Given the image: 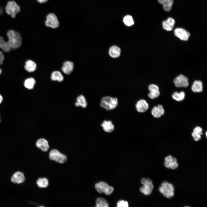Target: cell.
I'll return each mask as SVG.
<instances>
[{
    "label": "cell",
    "instance_id": "obj_11",
    "mask_svg": "<svg viewBox=\"0 0 207 207\" xmlns=\"http://www.w3.org/2000/svg\"><path fill=\"white\" fill-rule=\"evenodd\" d=\"M149 108L148 103L144 99H141L138 100L136 104V109L139 112H144L148 110Z\"/></svg>",
    "mask_w": 207,
    "mask_h": 207
},
{
    "label": "cell",
    "instance_id": "obj_31",
    "mask_svg": "<svg viewBox=\"0 0 207 207\" xmlns=\"http://www.w3.org/2000/svg\"><path fill=\"white\" fill-rule=\"evenodd\" d=\"M124 24L126 26H131L134 24V22L132 17L127 15L124 17L123 19Z\"/></svg>",
    "mask_w": 207,
    "mask_h": 207
},
{
    "label": "cell",
    "instance_id": "obj_35",
    "mask_svg": "<svg viewBox=\"0 0 207 207\" xmlns=\"http://www.w3.org/2000/svg\"><path fill=\"white\" fill-rule=\"evenodd\" d=\"M4 59V56L3 54L1 51H0V65L3 63Z\"/></svg>",
    "mask_w": 207,
    "mask_h": 207
},
{
    "label": "cell",
    "instance_id": "obj_25",
    "mask_svg": "<svg viewBox=\"0 0 207 207\" xmlns=\"http://www.w3.org/2000/svg\"><path fill=\"white\" fill-rule=\"evenodd\" d=\"M51 78L52 80L57 81L60 82L63 81L64 77L60 71H55L52 73Z\"/></svg>",
    "mask_w": 207,
    "mask_h": 207
},
{
    "label": "cell",
    "instance_id": "obj_16",
    "mask_svg": "<svg viewBox=\"0 0 207 207\" xmlns=\"http://www.w3.org/2000/svg\"><path fill=\"white\" fill-rule=\"evenodd\" d=\"M175 23V20L173 18L169 17L167 20L163 22L162 26L165 30L168 31H171L172 30Z\"/></svg>",
    "mask_w": 207,
    "mask_h": 207
},
{
    "label": "cell",
    "instance_id": "obj_9",
    "mask_svg": "<svg viewBox=\"0 0 207 207\" xmlns=\"http://www.w3.org/2000/svg\"><path fill=\"white\" fill-rule=\"evenodd\" d=\"M173 83L177 87H186L189 85L188 78L182 74L175 78L173 80Z\"/></svg>",
    "mask_w": 207,
    "mask_h": 207
},
{
    "label": "cell",
    "instance_id": "obj_41",
    "mask_svg": "<svg viewBox=\"0 0 207 207\" xmlns=\"http://www.w3.org/2000/svg\"><path fill=\"white\" fill-rule=\"evenodd\" d=\"M206 137H207V132L206 131Z\"/></svg>",
    "mask_w": 207,
    "mask_h": 207
},
{
    "label": "cell",
    "instance_id": "obj_20",
    "mask_svg": "<svg viewBox=\"0 0 207 207\" xmlns=\"http://www.w3.org/2000/svg\"><path fill=\"white\" fill-rule=\"evenodd\" d=\"M158 1L159 3L163 5V8L165 11L169 12L171 10L173 3V0H158Z\"/></svg>",
    "mask_w": 207,
    "mask_h": 207
},
{
    "label": "cell",
    "instance_id": "obj_27",
    "mask_svg": "<svg viewBox=\"0 0 207 207\" xmlns=\"http://www.w3.org/2000/svg\"><path fill=\"white\" fill-rule=\"evenodd\" d=\"M164 165L166 168H170L172 169H176L178 166L176 158L173 157L172 160L170 162H167L165 161Z\"/></svg>",
    "mask_w": 207,
    "mask_h": 207
},
{
    "label": "cell",
    "instance_id": "obj_19",
    "mask_svg": "<svg viewBox=\"0 0 207 207\" xmlns=\"http://www.w3.org/2000/svg\"><path fill=\"white\" fill-rule=\"evenodd\" d=\"M121 50L120 48L116 46H112L109 49V53L110 55L113 58H116L120 55Z\"/></svg>",
    "mask_w": 207,
    "mask_h": 207
},
{
    "label": "cell",
    "instance_id": "obj_4",
    "mask_svg": "<svg viewBox=\"0 0 207 207\" xmlns=\"http://www.w3.org/2000/svg\"><path fill=\"white\" fill-rule=\"evenodd\" d=\"M141 183L143 186L140 188V191L145 195L150 194L153 188L152 180L149 178H143L141 180Z\"/></svg>",
    "mask_w": 207,
    "mask_h": 207
},
{
    "label": "cell",
    "instance_id": "obj_32",
    "mask_svg": "<svg viewBox=\"0 0 207 207\" xmlns=\"http://www.w3.org/2000/svg\"><path fill=\"white\" fill-rule=\"evenodd\" d=\"M160 93L159 90L150 91L148 93V96L151 99H154L159 96Z\"/></svg>",
    "mask_w": 207,
    "mask_h": 207
},
{
    "label": "cell",
    "instance_id": "obj_40",
    "mask_svg": "<svg viewBox=\"0 0 207 207\" xmlns=\"http://www.w3.org/2000/svg\"><path fill=\"white\" fill-rule=\"evenodd\" d=\"M38 207H44L43 206H39Z\"/></svg>",
    "mask_w": 207,
    "mask_h": 207
},
{
    "label": "cell",
    "instance_id": "obj_33",
    "mask_svg": "<svg viewBox=\"0 0 207 207\" xmlns=\"http://www.w3.org/2000/svg\"><path fill=\"white\" fill-rule=\"evenodd\" d=\"M128 202L123 200L119 201L117 205V207H129Z\"/></svg>",
    "mask_w": 207,
    "mask_h": 207
},
{
    "label": "cell",
    "instance_id": "obj_21",
    "mask_svg": "<svg viewBox=\"0 0 207 207\" xmlns=\"http://www.w3.org/2000/svg\"><path fill=\"white\" fill-rule=\"evenodd\" d=\"M202 129L200 126H197L193 130L192 135L194 140L197 141L201 139V135L202 134Z\"/></svg>",
    "mask_w": 207,
    "mask_h": 207
},
{
    "label": "cell",
    "instance_id": "obj_37",
    "mask_svg": "<svg viewBox=\"0 0 207 207\" xmlns=\"http://www.w3.org/2000/svg\"><path fill=\"white\" fill-rule=\"evenodd\" d=\"M40 3H43L46 2L48 0H36Z\"/></svg>",
    "mask_w": 207,
    "mask_h": 207
},
{
    "label": "cell",
    "instance_id": "obj_34",
    "mask_svg": "<svg viewBox=\"0 0 207 207\" xmlns=\"http://www.w3.org/2000/svg\"><path fill=\"white\" fill-rule=\"evenodd\" d=\"M148 89L150 92L158 91L159 90L158 87L154 84H151L149 85Z\"/></svg>",
    "mask_w": 207,
    "mask_h": 207
},
{
    "label": "cell",
    "instance_id": "obj_18",
    "mask_svg": "<svg viewBox=\"0 0 207 207\" xmlns=\"http://www.w3.org/2000/svg\"><path fill=\"white\" fill-rule=\"evenodd\" d=\"M191 89L195 93H200L203 90V83L200 80H196L194 81L192 85Z\"/></svg>",
    "mask_w": 207,
    "mask_h": 207
},
{
    "label": "cell",
    "instance_id": "obj_5",
    "mask_svg": "<svg viewBox=\"0 0 207 207\" xmlns=\"http://www.w3.org/2000/svg\"><path fill=\"white\" fill-rule=\"evenodd\" d=\"M97 191L100 193H104L106 195H109L112 193L114 190L113 187L109 186L106 182H100L95 185Z\"/></svg>",
    "mask_w": 207,
    "mask_h": 207
},
{
    "label": "cell",
    "instance_id": "obj_38",
    "mask_svg": "<svg viewBox=\"0 0 207 207\" xmlns=\"http://www.w3.org/2000/svg\"><path fill=\"white\" fill-rule=\"evenodd\" d=\"M3 99V98L2 96L1 95H0V104H1L2 101Z\"/></svg>",
    "mask_w": 207,
    "mask_h": 207
},
{
    "label": "cell",
    "instance_id": "obj_3",
    "mask_svg": "<svg viewBox=\"0 0 207 207\" xmlns=\"http://www.w3.org/2000/svg\"><path fill=\"white\" fill-rule=\"evenodd\" d=\"M159 190L165 197L170 198L174 195V187L171 184L164 182L161 185Z\"/></svg>",
    "mask_w": 207,
    "mask_h": 207
},
{
    "label": "cell",
    "instance_id": "obj_24",
    "mask_svg": "<svg viewBox=\"0 0 207 207\" xmlns=\"http://www.w3.org/2000/svg\"><path fill=\"white\" fill-rule=\"evenodd\" d=\"M0 48L5 52L9 51L11 49L9 42L5 41L2 37H0Z\"/></svg>",
    "mask_w": 207,
    "mask_h": 207
},
{
    "label": "cell",
    "instance_id": "obj_10",
    "mask_svg": "<svg viewBox=\"0 0 207 207\" xmlns=\"http://www.w3.org/2000/svg\"><path fill=\"white\" fill-rule=\"evenodd\" d=\"M174 33L176 37L181 40L184 41H187L190 35L189 32L182 28H176L174 30Z\"/></svg>",
    "mask_w": 207,
    "mask_h": 207
},
{
    "label": "cell",
    "instance_id": "obj_42",
    "mask_svg": "<svg viewBox=\"0 0 207 207\" xmlns=\"http://www.w3.org/2000/svg\"></svg>",
    "mask_w": 207,
    "mask_h": 207
},
{
    "label": "cell",
    "instance_id": "obj_28",
    "mask_svg": "<svg viewBox=\"0 0 207 207\" xmlns=\"http://www.w3.org/2000/svg\"><path fill=\"white\" fill-rule=\"evenodd\" d=\"M35 79L32 77L28 78L26 79L24 82V86L26 88L29 89H33L35 83Z\"/></svg>",
    "mask_w": 207,
    "mask_h": 207
},
{
    "label": "cell",
    "instance_id": "obj_39",
    "mask_svg": "<svg viewBox=\"0 0 207 207\" xmlns=\"http://www.w3.org/2000/svg\"><path fill=\"white\" fill-rule=\"evenodd\" d=\"M1 72H2V70H1V68H0V75L1 74Z\"/></svg>",
    "mask_w": 207,
    "mask_h": 207
},
{
    "label": "cell",
    "instance_id": "obj_15",
    "mask_svg": "<svg viewBox=\"0 0 207 207\" xmlns=\"http://www.w3.org/2000/svg\"><path fill=\"white\" fill-rule=\"evenodd\" d=\"M36 145L37 147L45 152L47 151L49 147L48 142L43 138L38 139L36 143Z\"/></svg>",
    "mask_w": 207,
    "mask_h": 207
},
{
    "label": "cell",
    "instance_id": "obj_13",
    "mask_svg": "<svg viewBox=\"0 0 207 207\" xmlns=\"http://www.w3.org/2000/svg\"><path fill=\"white\" fill-rule=\"evenodd\" d=\"M25 179L24 175L22 172H17L15 173L12 176L11 180L13 183L20 184L24 182Z\"/></svg>",
    "mask_w": 207,
    "mask_h": 207
},
{
    "label": "cell",
    "instance_id": "obj_26",
    "mask_svg": "<svg viewBox=\"0 0 207 207\" xmlns=\"http://www.w3.org/2000/svg\"><path fill=\"white\" fill-rule=\"evenodd\" d=\"M185 94L184 91H181L180 93L175 92L172 95V98L177 101H181L185 98Z\"/></svg>",
    "mask_w": 207,
    "mask_h": 207
},
{
    "label": "cell",
    "instance_id": "obj_36",
    "mask_svg": "<svg viewBox=\"0 0 207 207\" xmlns=\"http://www.w3.org/2000/svg\"><path fill=\"white\" fill-rule=\"evenodd\" d=\"M172 158L173 157L172 156L170 155L168 156L165 157V161L167 162H170L172 160Z\"/></svg>",
    "mask_w": 207,
    "mask_h": 207
},
{
    "label": "cell",
    "instance_id": "obj_2",
    "mask_svg": "<svg viewBox=\"0 0 207 207\" xmlns=\"http://www.w3.org/2000/svg\"><path fill=\"white\" fill-rule=\"evenodd\" d=\"M118 99L109 96L103 97L100 103V106L107 110H112L118 105Z\"/></svg>",
    "mask_w": 207,
    "mask_h": 207
},
{
    "label": "cell",
    "instance_id": "obj_22",
    "mask_svg": "<svg viewBox=\"0 0 207 207\" xmlns=\"http://www.w3.org/2000/svg\"><path fill=\"white\" fill-rule=\"evenodd\" d=\"M76 106H81L83 108H85L87 106V103L84 96L80 95L76 99V101L75 103Z\"/></svg>",
    "mask_w": 207,
    "mask_h": 207
},
{
    "label": "cell",
    "instance_id": "obj_1",
    "mask_svg": "<svg viewBox=\"0 0 207 207\" xmlns=\"http://www.w3.org/2000/svg\"><path fill=\"white\" fill-rule=\"evenodd\" d=\"M7 35L8 38V42L11 49H16L21 46L22 38L18 32L13 30H10L7 32Z\"/></svg>",
    "mask_w": 207,
    "mask_h": 207
},
{
    "label": "cell",
    "instance_id": "obj_14",
    "mask_svg": "<svg viewBox=\"0 0 207 207\" xmlns=\"http://www.w3.org/2000/svg\"><path fill=\"white\" fill-rule=\"evenodd\" d=\"M74 65V63L72 62L66 61L63 63L62 68V71L65 74H69L73 71Z\"/></svg>",
    "mask_w": 207,
    "mask_h": 207
},
{
    "label": "cell",
    "instance_id": "obj_30",
    "mask_svg": "<svg viewBox=\"0 0 207 207\" xmlns=\"http://www.w3.org/2000/svg\"><path fill=\"white\" fill-rule=\"evenodd\" d=\"M38 186L40 188H46L49 185L48 180L45 178H39L37 181Z\"/></svg>",
    "mask_w": 207,
    "mask_h": 207
},
{
    "label": "cell",
    "instance_id": "obj_23",
    "mask_svg": "<svg viewBox=\"0 0 207 207\" xmlns=\"http://www.w3.org/2000/svg\"><path fill=\"white\" fill-rule=\"evenodd\" d=\"M37 65L36 63L31 60L27 61L24 66L25 69L29 72L34 71L36 69Z\"/></svg>",
    "mask_w": 207,
    "mask_h": 207
},
{
    "label": "cell",
    "instance_id": "obj_17",
    "mask_svg": "<svg viewBox=\"0 0 207 207\" xmlns=\"http://www.w3.org/2000/svg\"><path fill=\"white\" fill-rule=\"evenodd\" d=\"M103 130L108 133H111L114 129V126L111 120H104L101 124Z\"/></svg>",
    "mask_w": 207,
    "mask_h": 207
},
{
    "label": "cell",
    "instance_id": "obj_29",
    "mask_svg": "<svg viewBox=\"0 0 207 207\" xmlns=\"http://www.w3.org/2000/svg\"><path fill=\"white\" fill-rule=\"evenodd\" d=\"M96 206L95 207H108V204L107 201L103 198H97L96 201Z\"/></svg>",
    "mask_w": 207,
    "mask_h": 207
},
{
    "label": "cell",
    "instance_id": "obj_8",
    "mask_svg": "<svg viewBox=\"0 0 207 207\" xmlns=\"http://www.w3.org/2000/svg\"><path fill=\"white\" fill-rule=\"evenodd\" d=\"M45 24L46 26L53 28H57L59 25L56 16L53 13H50L47 16Z\"/></svg>",
    "mask_w": 207,
    "mask_h": 207
},
{
    "label": "cell",
    "instance_id": "obj_7",
    "mask_svg": "<svg viewBox=\"0 0 207 207\" xmlns=\"http://www.w3.org/2000/svg\"><path fill=\"white\" fill-rule=\"evenodd\" d=\"M49 157L51 160L60 163H64L67 159L65 155L60 153L56 149H52L51 150L49 153Z\"/></svg>",
    "mask_w": 207,
    "mask_h": 207
},
{
    "label": "cell",
    "instance_id": "obj_6",
    "mask_svg": "<svg viewBox=\"0 0 207 207\" xmlns=\"http://www.w3.org/2000/svg\"><path fill=\"white\" fill-rule=\"evenodd\" d=\"M5 9L7 14L11 15L13 18H14L16 14L20 11V8L15 1H12L7 2Z\"/></svg>",
    "mask_w": 207,
    "mask_h": 207
},
{
    "label": "cell",
    "instance_id": "obj_12",
    "mask_svg": "<svg viewBox=\"0 0 207 207\" xmlns=\"http://www.w3.org/2000/svg\"><path fill=\"white\" fill-rule=\"evenodd\" d=\"M165 112L163 106L160 104L154 106L151 110L152 116L156 118H159L163 115Z\"/></svg>",
    "mask_w": 207,
    "mask_h": 207
}]
</instances>
